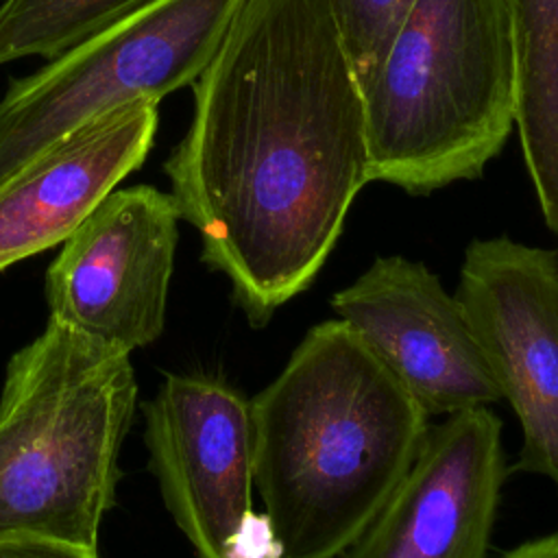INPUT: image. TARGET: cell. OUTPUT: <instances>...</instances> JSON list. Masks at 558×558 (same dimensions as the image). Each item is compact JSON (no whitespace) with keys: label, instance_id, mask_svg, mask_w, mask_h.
Returning a JSON list of instances; mask_svg holds the SVG:
<instances>
[{"label":"cell","instance_id":"cell-1","mask_svg":"<svg viewBox=\"0 0 558 558\" xmlns=\"http://www.w3.org/2000/svg\"><path fill=\"white\" fill-rule=\"evenodd\" d=\"M192 87L170 196L264 327L312 286L371 183L364 92L329 0H246Z\"/></svg>","mask_w":558,"mask_h":558},{"label":"cell","instance_id":"cell-2","mask_svg":"<svg viewBox=\"0 0 558 558\" xmlns=\"http://www.w3.org/2000/svg\"><path fill=\"white\" fill-rule=\"evenodd\" d=\"M253 486L281 558H338L418 456L429 414L340 318L312 325L248 399Z\"/></svg>","mask_w":558,"mask_h":558},{"label":"cell","instance_id":"cell-3","mask_svg":"<svg viewBox=\"0 0 558 558\" xmlns=\"http://www.w3.org/2000/svg\"><path fill=\"white\" fill-rule=\"evenodd\" d=\"M137 384L126 353L48 318L0 395V538L96 549Z\"/></svg>","mask_w":558,"mask_h":558},{"label":"cell","instance_id":"cell-4","mask_svg":"<svg viewBox=\"0 0 558 558\" xmlns=\"http://www.w3.org/2000/svg\"><path fill=\"white\" fill-rule=\"evenodd\" d=\"M364 100L371 181L423 196L477 179L514 129L508 0H412Z\"/></svg>","mask_w":558,"mask_h":558},{"label":"cell","instance_id":"cell-5","mask_svg":"<svg viewBox=\"0 0 558 558\" xmlns=\"http://www.w3.org/2000/svg\"><path fill=\"white\" fill-rule=\"evenodd\" d=\"M246 0H153L13 81L0 98V185L83 126L194 85Z\"/></svg>","mask_w":558,"mask_h":558},{"label":"cell","instance_id":"cell-6","mask_svg":"<svg viewBox=\"0 0 558 558\" xmlns=\"http://www.w3.org/2000/svg\"><path fill=\"white\" fill-rule=\"evenodd\" d=\"M456 296L519 418L517 471L558 490V251L506 235L471 240Z\"/></svg>","mask_w":558,"mask_h":558},{"label":"cell","instance_id":"cell-7","mask_svg":"<svg viewBox=\"0 0 558 558\" xmlns=\"http://www.w3.org/2000/svg\"><path fill=\"white\" fill-rule=\"evenodd\" d=\"M179 209L153 185L113 190L46 275L50 318L131 355L163 331Z\"/></svg>","mask_w":558,"mask_h":558},{"label":"cell","instance_id":"cell-8","mask_svg":"<svg viewBox=\"0 0 558 558\" xmlns=\"http://www.w3.org/2000/svg\"><path fill=\"white\" fill-rule=\"evenodd\" d=\"M329 305L429 416L501 399L456 292L423 262L375 257Z\"/></svg>","mask_w":558,"mask_h":558},{"label":"cell","instance_id":"cell-9","mask_svg":"<svg viewBox=\"0 0 558 558\" xmlns=\"http://www.w3.org/2000/svg\"><path fill=\"white\" fill-rule=\"evenodd\" d=\"M146 447L163 504L198 558H229L253 510L251 412L220 377L168 375L144 403Z\"/></svg>","mask_w":558,"mask_h":558},{"label":"cell","instance_id":"cell-10","mask_svg":"<svg viewBox=\"0 0 558 558\" xmlns=\"http://www.w3.org/2000/svg\"><path fill=\"white\" fill-rule=\"evenodd\" d=\"M506 473L501 421L488 405L445 416L338 558H486Z\"/></svg>","mask_w":558,"mask_h":558},{"label":"cell","instance_id":"cell-11","mask_svg":"<svg viewBox=\"0 0 558 558\" xmlns=\"http://www.w3.org/2000/svg\"><path fill=\"white\" fill-rule=\"evenodd\" d=\"M157 102L122 107L72 133L0 185V270L54 244L146 159Z\"/></svg>","mask_w":558,"mask_h":558},{"label":"cell","instance_id":"cell-12","mask_svg":"<svg viewBox=\"0 0 558 558\" xmlns=\"http://www.w3.org/2000/svg\"><path fill=\"white\" fill-rule=\"evenodd\" d=\"M514 129L545 225L558 235V0H508Z\"/></svg>","mask_w":558,"mask_h":558},{"label":"cell","instance_id":"cell-13","mask_svg":"<svg viewBox=\"0 0 558 558\" xmlns=\"http://www.w3.org/2000/svg\"><path fill=\"white\" fill-rule=\"evenodd\" d=\"M153 0H2L0 65L63 52Z\"/></svg>","mask_w":558,"mask_h":558},{"label":"cell","instance_id":"cell-14","mask_svg":"<svg viewBox=\"0 0 558 558\" xmlns=\"http://www.w3.org/2000/svg\"><path fill=\"white\" fill-rule=\"evenodd\" d=\"M410 2L412 0H329L362 92L371 85Z\"/></svg>","mask_w":558,"mask_h":558},{"label":"cell","instance_id":"cell-15","mask_svg":"<svg viewBox=\"0 0 558 558\" xmlns=\"http://www.w3.org/2000/svg\"><path fill=\"white\" fill-rule=\"evenodd\" d=\"M0 558H98L96 549L54 538H0Z\"/></svg>","mask_w":558,"mask_h":558},{"label":"cell","instance_id":"cell-16","mask_svg":"<svg viewBox=\"0 0 558 558\" xmlns=\"http://www.w3.org/2000/svg\"><path fill=\"white\" fill-rule=\"evenodd\" d=\"M504 558H558V530L517 545Z\"/></svg>","mask_w":558,"mask_h":558}]
</instances>
